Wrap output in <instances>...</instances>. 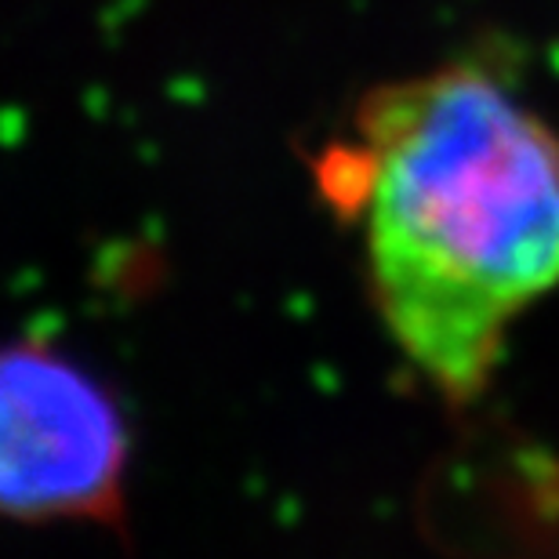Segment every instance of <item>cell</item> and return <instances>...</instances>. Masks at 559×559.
I'll return each mask as SVG.
<instances>
[{
	"label": "cell",
	"instance_id": "1",
	"mask_svg": "<svg viewBox=\"0 0 559 559\" xmlns=\"http://www.w3.org/2000/svg\"><path fill=\"white\" fill-rule=\"evenodd\" d=\"M345 160L385 334L447 404H473L512 323L559 287V135L451 66L378 92Z\"/></svg>",
	"mask_w": 559,
	"mask_h": 559
},
{
	"label": "cell",
	"instance_id": "2",
	"mask_svg": "<svg viewBox=\"0 0 559 559\" xmlns=\"http://www.w3.org/2000/svg\"><path fill=\"white\" fill-rule=\"evenodd\" d=\"M131 436L117 396L48 342L0 345V520L117 523Z\"/></svg>",
	"mask_w": 559,
	"mask_h": 559
}]
</instances>
